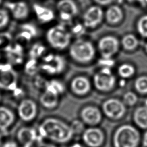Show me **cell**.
<instances>
[{
    "instance_id": "40",
    "label": "cell",
    "mask_w": 147,
    "mask_h": 147,
    "mask_svg": "<svg viewBox=\"0 0 147 147\" xmlns=\"http://www.w3.org/2000/svg\"><path fill=\"white\" fill-rule=\"evenodd\" d=\"M37 147H56L54 144L49 142H42L40 143Z\"/></svg>"
},
{
    "instance_id": "11",
    "label": "cell",
    "mask_w": 147,
    "mask_h": 147,
    "mask_svg": "<svg viewBox=\"0 0 147 147\" xmlns=\"http://www.w3.org/2000/svg\"><path fill=\"white\" fill-rule=\"evenodd\" d=\"M103 17L102 9L98 6H92L89 7L83 16V21L84 27L94 28L99 25Z\"/></svg>"
},
{
    "instance_id": "1",
    "label": "cell",
    "mask_w": 147,
    "mask_h": 147,
    "mask_svg": "<svg viewBox=\"0 0 147 147\" xmlns=\"http://www.w3.org/2000/svg\"><path fill=\"white\" fill-rule=\"evenodd\" d=\"M38 131L42 137L60 144L68 142L75 134L70 125L55 118L45 119L40 124Z\"/></svg>"
},
{
    "instance_id": "45",
    "label": "cell",
    "mask_w": 147,
    "mask_h": 147,
    "mask_svg": "<svg viewBox=\"0 0 147 147\" xmlns=\"http://www.w3.org/2000/svg\"><path fill=\"white\" fill-rule=\"evenodd\" d=\"M145 51H146V52H147V42L146 43V44H145Z\"/></svg>"
},
{
    "instance_id": "7",
    "label": "cell",
    "mask_w": 147,
    "mask_h": 147,
    "mask_svg": "<svg viewBox=\"0 0 147 147\" xmlns=\"http://www.w3.org/2000/svg\"><path fill=\"white\" fill-rule=\"evenodd\" d=\"M17 86V75L11 64H0V88L14 91Z\"/></svg>"
},
{
    "instance_id": "28",
    "label": "cell",
    "mask_w": 147,
    "mask_h": 147,
    "mask_svg": "<svg viewBox=\"0 0 147 147\" xmlns=\"http://www.w3.org/2000/svg\"><path fill=\"white\" fill-rule=\"evenodd\" d=\"M137 29L141 36L147 37V14L140 18L137 23Z\"/></svg>"
},
{
    "instance_id": "19",
    "label": "cell",
    "mask_w": 147,
    "mask_h": 147,
    "mask_svg": "<svg viewBox=\"0 0 147 147\" xmlns=\"http://www.w3.org/2000/svg\"><path fill=\"white\" fill-rule=\"evenodd\" d=\"M14 121V115L11 110L0 106V130L5 131Z\"/></svg>"
},
{
    "instance_id": "41",
    "label": "cell",
    "mask_w": 147,
    "mask_h": 147,
    "mask_svg": "<svg viewBox=\"0 0 147 147\" xmlns=\"http://www.w3.org/2000/svg\"><path fill=\"white\" fill-rule=\"evenodd\" d=\"M130 3H134V2H139L142 5H145L146 4L145 0H127Z\"/></svg>"
},
{
    "instance_id": "22",
    "label": "cell",
    "mask_w": 147,
    "mask_h": 147,
    "mask_svg": "<svg viewBox=\"0 0 147 147\" xmlns=\"http://www.w3.org/2000/svg\"><path fill=\"white\" fill-rule=\"evenodd\" d=\"M133 120L141 129H147V106H141L136 108L133 113Z\"/></svg>"
},
{
    "instance_id": "21",
    "label": "cell",
    "mask_w": 147,
    "mask_h": 147,
    "mask_svg": "<svg viewBox=\"0 0 147 147\" xmlns=\"http://www.w3.org/2000/svg\"><path fill=\"white\" fill-rule=\"evenodd\" d=\"M123 17L121 8L118 5L110 6L105 13L106 20L110 24H116L121 22Z\"/></svg>"
},
{
    "instance_id": "3",
    "label": "cell",
    "mask_w": 147,
    "mask_h": 147,
    "mask_svg": "<svg viewBox=\"0 0 147 147\" xmlns=\"http://www.w3.org/2000/svg\"><path fill=\"white\" fill-rule=\"evenodd\" d=\"M69 53L75 61L80 63H87L94 59L95 50L90 41L78 39L70 46Z\"/></svg>"
},
{
    "instance_id": "9",
    "label": "cell",
    "mask_w": 147,
    "mask_h": 147,
    "mask_svg": "<svg viewBox=\"0 0 147 147\" xmlns=\"http://www.w3.org/2000/svg\"><path fill=\"white\" fill-rule=\"evenodd\" d=\"M119 43L118 39L113 36H106L98 42V49L103 59H110L119 49Z\"/></svg>"
},
{
    "instance_id": "48",
    "label": "cell",
    "mask_w": 147,
    "mask_h": 147,
    "mask_svg": "<svg viewBox=\"0 0 147 147\" xmlns=\"http://www.w3.org/2000/svg\"><path fill=\"white\" fill-rule=\"evenodd\" d=\"M0 100H1V96H0Z\"/></svg>"
},
{
    "instance_id": "29",
    "label": "cell",
    "mask_w": 147,
    "mask_h": 147,
    "mask_svg": "<svg viewBox=\"0 0 147 147\" xmlns=\"http://www.w3.org/2000/svg\"><path fill=\"white\" fill-rule=\"evenodd\" d=\"M45 47L41 44H34L29 51V56L30 59H36L37 57L42 55L45 51Z\"/></svg>"
},
{
    "instance_id": "47",
    "label": "cell",
    "mask_w": 147,
    "mask_h": 147,
    "mask_svg": "<svg viewBox=\"0 0 147 147\" xmlns=\"http://www.w3.org/2000/svg\"><path fill=\"white\" fill-rule=\"evenodd\" d=\"M1 1H2V0H0V3H1Z\"/></svg>"
},
{
    "instance_id": "16",
    "label": "cell",
    "mask_w": 147,
    "mask_h": 147,
    "mask_svg": "<svg viewBox=\"0 0 147 147\" xmlns=\"http://www.w3.org/2000/svg\"><path fill=\"white\" fill-rule=\"evenodd\" d=\"M5 6L11 12L13 17L17 19H24L29 14V8L24 2H6Z\"/></svg>"
},
{
    "instance_id": "46",
    "label": "cell",
    "mask_w": 147,
    "mask_h": 147,
    "mask_svg": "<svg viewBox=\"0 0 147 147\" xmlns=\"http://www.w3.org/2000/svg\"><path fill=\"white\" fill-rule=\"evenodd\" d=\"M145 2H146V3H147V0H145Z\"/></svg>"
},
{
    "instance_id": "32",
    "label": "cell",
    "mask_w": 147,
    "mask_h": 147,
    "mask_svg": "<svg viewBox=\"0 0 147 147\" xmlns=\"http://www.w3.org/2000/svg\"><path fill=\"white\" fill-rule=\"evenodd\" d=\"M12 40L11 36L7 32H3L0 33V48H2L4 49L10 45V43Z\"/></svg>"
},
{
    "instance_id": "42",
    "label": "cell",
    "mask_w": 147,
    "mask_h": 147,
    "mask_svg": "<svg viewBox=\"0 0 147 147\" xmlns=\"http://www.w3.org/2000/svg\"><path fill=\"white\" fill-rule=\"evenodd\" d=\"M143 141L142 143H143L144 146L145 147H147V131H146V133L144 135L143 141Z\"/></svg>"
},
{
    "instance_id": "25",
    "label": "cell",
    "mask_w": 147,
    "mask_h": 147,
    "mask_svg": "<svg viewBox=\"0 0 147 147\" xmlns=\"http://www.w3.org/2000/svg\"><path fill=\"white\" fill-rule=\"evenodd\" d=\"M45 90L59 95L64 92V87L60 82L56 80H52L45 84Z\"/></svg>"
},
{
    "instance_id": "14",
    "label": "cell",
    "mask_w": 147,
    "mask_h": 147,
    "mask_svg": "<svg viewBox=\"0 0 147 147\" xmlns=\"http://www.w3.org/2000/svg\"><path fill=\"white\" fill-rule=\"evenodd\" d=\"M80 117L84 123L90 125H95L100 122L102 113L96 107L87 106L82 110Z\"/></svg>"
},
{
    "instance_id": "17",
    "label": "cell",
    "mask_w": 147,
    "mask_h": 147,
    "mask_svg": "<svg viewBox=\"0 0 147 147\" xmlns=\"http://www.w3.org/2000/svg\"><path fill=\"white\" fill-rule=\"evenodd\" d=\"M17 137L20 142L24 145H32L37 139L38 136L36 131L32 127H22L19 129Z\"/></svg>"
},
{
    "instance_id": "26",
    "label": "cell",
    "mask_w": 147,
    "mask_h": 147,
    "mask_svg": "<svg viewBox=\"0 0 147 147\" xmlns=\"http://www.w3.org/2000/svg\"><path fill=\"white\" fill-rule=\"evenodd\" d=\"M135 68L131 64L123 63L120 65L118 68L119 75L123 78H129L135 73Z\"/></svg>"
},
{
    "instance_id": "24",
    "label": "cell",
    "mask_w": 147,
    "mask_h": 147,
    "mask_svg": "<svg viewBox=\"0 0 147 147\" xmlns=\"http://www.w3.org/2000/svg\"><path fill=\"white\" fill-rule=\"evenodd\" d=\"M123 48L127 51H133L138 45L139 42L137 38L132 34L125 35L121 40Z\"/></svg>"
},
{
    "instance_id": "30",
    "label": "cell",
    "mask_w": 147,
    "mask_h": 147,
    "mask_svg": "<svg viewBox=\"0 0 147 147\" xmlns=\"http://www.w3.org/2000/svg\"><path fill=\"white\" fill-rule=\"evenodd\" d=\"M138 100L137 96L133 92L127 91L123 96L122 102L126 106H132L134 105Z\"/></svg>"
},
{
    "instance_id": "13",
    "label": "cell",
    "mask_w": 147,
    "mask_h": 147,
    "mask_svg": "<svg viewBox=\"0 0 147 147\" xmlns=\"http://www.w3.org/2000/svg\"><path fill=\"white\" fill-rule=\"evenodd\" d=\"M56 6L60 18L65 21L71 20L78 13L76 4L73 0H60Z\"/></svg>"
},
{
    "instance_id": "20",
    "label": "cell",
    "mask_w": 147,
    "mask_h": 147,
    "mask_svg": "<svg viewBox=\"0 0 147 147\" xmlns=\"http://www.w3.org/2000/svg\"><path fill=\"white\" fill-rule=\"evenodd\" d=\"M33 7L34 13L40 21L45 23L50 22L54 19L55 14L51 9L37 3L34 4Z\"/></svg>"
},
{
    "instance_id": "39",
    "label": "cell",
    "mask_w": 147,
    "mask_h": 147,
    "mask_svg": "<svg viewBox=\"0 0 147 147\" xmlns=\"http://www.w3.org/2000/svg\"><path fill=\"white\" fill-rule=\"evenodd\" d=\"M1 147H18V146L15 142L10 141L5 142Z\"/></svg>"
},
{
    "instance_id": "34",
    "label": "cell",
    "mask_w": 147,
    "mask_h": 147,
    "mask_svg": "<svg viewBox=\"0 0 147 147\" xmlns=\"http://www.w3.org/2000/svg\"><path fill=\"white\" fill-rule=\"evenodd\" d=\"M9 15L7 11L3 9H0V28L5 26L9 22Z\"/></svg>"
},
{
    "instance_id": "2",
    "label": "cell",
    "mask_w": 147,
    "mask_h": 147,
    "mask_svg": "<svg viewBox=\"0 0 147 147\" xmlns=\"http://www.w3.org/2000/svg\"><path fill=\"white\" fill-rule=\"evenodd\" d=\"M140 141V135L138 130L129 124L119 126L113 138L114 147H138Z\"/></svg>"
},
{
    "instance_id": "36",
    "label": "cell",
    "mask_w": 147,
    "mask_h": 147,
    "mask_svg": "<svg viewBox=\"0 0 147 147\" xmlns=\"http://www.w3.org/2000/svg\"><path fill=\"white\" fill-rule=\"evenodd\" d=\"M33 37V36L28 32L22 30L21 33H20L18 35L17 38L18 40H21L23 41H30V39Z\"/></svg>"
},
{
    "instance_id": "27",
    "label": "cell",
    "mask_w": 147,
    "mask_h": 147,
    "mask_svg": "<svg viewBox=\"0 0 147 147\" xmlns=\"http://www.w3.org/2000/svg\"><path fill=\"white\" fill-rule=\"evenodd\" d=\"M136 90L141 94H147V76L138 77L134 82Z\"/></svg>"
},
{
    "instance_id": "5",
    "label": "cell",
    "mask_w": 147,
    "mask_h": 147,
    "mask_svg": "<svg viewBox=\"0 0 147 147\" xmlns=\"http://www.w3.org/2000/svg\"><path fill=\"white\" fill-rule=\"evenodd\" d=\"M116 79L108 67H105L94 75V84L95 88L103 92L111 90L115 86Z\"/></svg>"
},
{
    "instance_id": "37",
    "label": "cell",
    "mask_w": 147,
    "mask_h": 147,
    "mask_svg": "<svg viewBox=\"0 0 147 147\" xmlns=\"http://www.w3.org/2000/svg\"><path fill=\"white\" fill-rule=\"evenodd\" d=\"M73 33L76 36H81L84 32V28L80 24L75 25L72 29Z\"/></svg>"
},
{
    "instance_id": "8",
    "label": "cell",
    "mask_w": 147,
    "mask_h": 147,
    "mask_svg": "<svg viewBox=\"0 0 147 147\" xmlns=\"http://www.w3.org/2000/svg\"><path fill=\"white\" fill-rule=\"evenodd\" d=\"M41 69L49 75H56L62 72L65 68L64 59L57 55L49 54L43 59Z\"/></svg>"
},
{
    "instance_id": "44",
    "label": "cell",
    "mask_w": 147,
    "mask_h": 147,
    "mask_svg": "<svg viewBox=\"0 0 147 147\" xmlns=\"http://www.w3.org/2000/svg\"><path fill=\"white\" fill-rule=\"evenodd\" d=\"M2 146V137L1 135L0 134V147Z\"/></svg>"
},
{
    "instance_id": "4",
    "label": "cell",
    "mask_w": 147,
    "mask_h": 147,
    "mask_svg": "<svg viewBox=\"0 0 147 147\" xmlns=\"http://www.w3.org/2000/svg\"><path fill=\"white\" fill-rule=\"evenodd\" d=\"M71 37L69 32L61 24L51 28L46 34V38L49 44L57 49H64L67 48L70 43Z\"/></svg>"
},
{
    "instance_id": "38",
    "label": "cell",
    "mask_w": 147,
    "mask_h": 147,
    "mask_svg": "<svg viewBox=\"0 0 147 147\" xmlns=\"http://www.w3.org/2000/svg\"><path fill=\"white\" fill-rule=\"evenodd\" d=\"M96 3L100 5H107L113 2L114 0H94Z\"/></svg>"
},
{
    "instance_id": "43",
    "label": "cell",
    "mask_w": 147,
    "mask_h": 147,
    "mask_svg": "<svg viewBox=\"0 0 147 147\" xmlns=\"http://www.w3.org/2000/svg\"><path fill=\"white\" fill-rule=\"evenodd\" d=\"M69 147H85V146L83 145H82V144L76 142V143L72 144Z\"/></svg>"
},
{
    "instance_id": "31",
    "label": "cell",
    "mask_w": 147,
    "mask_h": 147,
    "mask_svg": "<svg viewBox=\"0 0 147 147\" xmlns=\"http://www.w3.org/2000/svg\"><path fill=\"white\" fill-rule=\"evenodd\" d=\"M38 69L37 61L35 59H30L26 64L25 72L29 75H34Z\"/></svg>"
},
{
    "instance_id": "23",
    "label": "cell",
    "mask_w": 147,
    "mask_h": 147,
    "mask_svg": "<svg viewBox=\"0 0 147 147\" xmlns=\"http://www.w3.org/2000/svg\"><path fill=\"white\" fill-rule=\"evenodd\" d=\"M40 102L45 108L52 109L58 104L59 95L45 90L40 97Z\"/></svg>"
},
{
    "instance_id": "18",
    "label": "cell",
    "mask_w": 147,
    "mask_h": 147,
    "mask_svg": "<svg viewBox=\"0 0 147 147\" xmlns=\"http://www.w3.org/2000/svg\"><path fill=\"white\" fill-rule=\"evenodd\" d=\"M7 59L11 63L19 64L23 61V48L20 44H16L14 47L8 46L5 49Z\"/></svg>"
},
{
    "instance_id": "10",
    "label": "cell",
    "mask_w": 147,
    "mask_h": 147,
    "mask_svg": "<svg viewBox=\"0 0 147 147\" xmlns=\"http://www.w3.org/2000/svg\"><path fill=\"white\" fill-rule=\"evenodd\" d=\"M104 139L103 131L97 127H89L82 133L83 141L88 147H99L103 143Z\"/></svg>"
},
{
    "instance_id": "35",
    "label": "cell",
    "mask_w": 147,
    "mask_h": 147,
    "mask_svg": "<svg viewBox=\"0 0 147 147\" xmlns=\"http://www.w3.org/2000/svg\"><path fill=\"white\" fill-rule=\"evenodd\" d=\"M74 132V134H76V133H79L81 131H83V123L79 121H74L71 125H70Z\"/></svg>"
},
{
    "instance_id": "6",
    "label": "cell",
    "mask_w": 147,
    "mask_h": 147,
    "mask_svg": "<svg viewBox=\"0 0 147 147\" xmlns=\"http://www.w3.org/2000/svg\"><path fill=\"white\" fill-rule=\"evenodd\" d=\"M126 105L119 99L110 98L106 100L102 105V110L105 115L112 119H119L126 113Z\"/></svg>"
},
{
    "instance_id": "12",
    "label": "cell",
    "mask_w": 147,
    "mask_h": 147,
    "mask_svg": "<svg viewBox=\"0 0 147 147\" xmlns=\"http://www.w3.org/2000/svg\"><path fill=\"white\" fill-rule=\"evenodd\" d=\"M17 111L20 118L22 121L29 122L35 118L37 113V107L33 100L25 99L20 103Z\"/></svg>"
},
{
    "instance_id": "33",
    "label": "cell",
    "mask_w": 147,
    "mask_h": 147,
    "mask_svg": "<svg viewBox=\"0 0 147 147\" xmlns=\"http://www.w3.org/2000/svg\"><path fill=\"white\" fill-rule=\"evenodd\" d=\"M21 29L22 30H24L29 33L33 37H34L37 34V30L36 26L31 24L26 23L21 25Z\"/></svg>"
},
{
    "instance_id": "15",
    "label": "cell",
    "mask_w": 147,
    "mask_h": 147,
    "mask_svg": "<svg viewBox=\"0 0 147 147\" xmlns=\"http://www.w3.org/2000/svg\"><path fill=\"white\" fill-rule=\"evenodd\" d=\"M71 88L77 95H86L91 89V84L87 78L84 76H78L71 81Z\"/></svg>"
}]
</instances>
